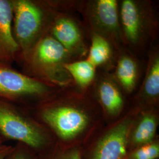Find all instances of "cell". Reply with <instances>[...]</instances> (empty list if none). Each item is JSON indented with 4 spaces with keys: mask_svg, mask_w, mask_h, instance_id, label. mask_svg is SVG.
<instances>
[{
    "mask_svg": "<svg viewBox=\"0 0 159 159\" xmlns=\"http://www.w3.org/2000/svg\"><path fill=\"white\" fill-rule=\"evenodd\" d=\"M89 48L86 59L97 70L111 71L117 50L107 39L94 33H89Z\"/></svg>",
    "mask_w": 159,
    "mask_h": 159,
    "instance_id": "cell-15",
    "label": "cell"
},
{
    "mask_svg": "<svg viewBox=\"0 0 159 159\" xmlns=\"http://www.w3.org/2000/svg\"><path fill=\"white\" fill-rule=\"evenodd\" d=\"M120 26L125 47L145 59L159 43V16L151 0H119Z\"/></svg>",
    "mask_w": 159,
    "mask_h": 159,
    "instance_id": "cell-2",
    "label": "cell"
},
{
    "mask_svg": "<svg viewBox=\"0 0 159 159\" xmlns=\"http://www.w3.org/2000/svg\"><path fill=\"white\" fill-rule=\"evenodd\" d=\"M159 157V140L130 151L125 159H158Z\"/></svg>",
    "mask_w": 159,
    "mask_h": 159,
    "instance_id": "cell-18",
    "label": "cell"
},
{
    "mask_svg": "<svg viewBox=\"0 0 159 159\" xmlns=\"http://www.w3.org/2000/svg\"><path fill=\"white\" fill-rule=\"evenodd\" d=\"M145 65L146 58H140L125 47L117 51L111 73L129 99L134 94L140 85Z\"/></svg>",
    "mask_w": 159,
    "mask_h": 159,
    "instance_id": "cell-12",
    "label": "cell"
},
{
    "mask_svg": "<svg viewBox=\"0 0 159 159\" xmlns=\"http://www.w3.org/2000/svg\"><path fill=\"white\" fill-rule=\"evenodd\" d=\"M54 9L48 33L63 46L73 61L85 59L89 48V35L79 13L73 10Z\"/></svg>",
    "mask_w": 159,
    "mask_h": 159,
    "instance_id": "cell-8",
    "label": "cell"
},
{
    "mask_svg": "<svg viewBox=\"0 0 159 159\" xmlns=\"http://www.w3.org/2000/svg\"><path fill=\"white\" fill-rule=\"evenodd\" d=\"M60 88L29 77L12 66L0 64V98L30 107Z\"/></svg>",
    "mask_w": 159,
    "mask_h": 159,
    "instance_id": "cell-6",
    "label": "cell"
},
{
    "mask_svg": "<svg viewBox=\"0 0 159 159\" xmlns=\"http://www.w3.org/2000/svg\"><path fill=\"white\" fill-rule=\"evenodd\" d=\"M34 118L51 132L55 142H74L100 129L102 110L91 89L82 91L74 85L60 88L44 100L29 107Z\"/></svg>",
    "mask_w": 159,
    "mask_h": 159,
    "instance_id": "cell-1",
    "label": "cell"
},
{
    "mask_svg": "<svg viewBox=\"0 0 159 159\" xmlns=\"http://www.w3.org/2000/svg\"><path fill=\"white\" fill-rule=\"evenodd\" d=\"M77 12L88 33L105 38L117 51L125 48L120 26L119 0H79Z\"/></svg>",
    "mask_w": 159,
    "mask_h": 159,
    "instance_id": "cell-7",
    "label": "cell"
},
{
    "mask_svg": "<svg viewBox=\"0 0 159 159\" xmlns=\"http://www.w3.org/2000/svg\"><path fill=\"white\" fill-rule=\"evenodd\" d=\"M0 142H1L4 143V142H3V141H2V139H1V137H0Z\"/></svg>",
    "mask_w": 159,
    "mask_h": 159,
    "instance_id": "cell-21",
    "label": "cell"
},
{
    "mask_svg": "<svg viewBox=\"0 0 159 159\" xmlns=\"http://www.w3.org/2000/svg\"><path fill=\"white\" fill-rule=\"evenodd\" d=\"M11 0H0V64L12 66L20 52L12 29Z\"/></svg>",
    "mask_w": 159,
    "mask_h": 159,
    "instance_id": "cell-14",
    "label": "cell"
},
{
    "mask_svg": "<svg viewBox=\"0 0 159 159\" xmlns=\"http://www.w3.org/2000/svg\"><path fill=\"white\" fill-rule=\"evenodd\" d=\"M39 159H82L79 148L67 147L63 144L55 143L45 152L39 154Z\"/></svg>",
    "mask_w": 159,
    "mask_h": 159,
    "instance_id": "cell-17",
    "label": "cell"
},
{
    "mask_svg": "<svg viewBox=\"0 0 159 159\" xmlns=\"http://www.w3.org/2000/svg\"><path fill=\"white\" fill-rule=\"evenodd\" d=\"M65 67L77 89L85 91L91 88L96 79L97 70L86 58L71 61Z\"/></svg>",
    "mask_w": 159,
    "mask_h": 159,
    "instance_id": "cell-16",
    "label": "cell"
},
{
    "mask_svg": "<svg viewBox=\"0 0 159 159\" xmlns=\"http://www.w3.org/2000/svg\"><path fill=\"white\" fill-rule=\"evenodd\" d=\"M13 147L7 145L0 142V159H5L7 156L11 152Z\"/></svg>",
    "mask_w": 159,
    "mask_h": 159,
    "instance_id": "cell-20",
    "label": "cell"
},
{
    "mask_svg": "<svg viewBox=\"0 0 159 159\" xmlns=\"http://www.w3.org/2000/svg\"><path fill=\"white\" fill-rule=\"evenodd\" d=\"M0 137L29 146L38 154L55 143L51 132L33 117L29 108L0 98Z\"/></svg>",
    "mask_w": 159,
    "mask_h": 159,
    "instance_id": "cell-4",
    "label": "cell"
},
{
    "mask_svg": "<svg viewBox=\"0 0 159 159\" xmlns=\"http://www.w3.org/2000/svg\"><path fill=\"white\" fill-rule=\"evenodd\" d=\"M12 34L19 54L29 51L48 33L55 12L51 0H11Z\"/></svg>",
    "mask_w": 159,
    "mask_h": 159,
    "instance_id": "cell-5",
    "label": "cell"
},
{
    "mask_svg": "<svg viewBox=\"0 0 159 159\" xmlns=\"http://www.w3.org/2000/svg\"><path fill=\"white\" fill-rule=\"evenodd\" d=\"M138 112L130 107L119 119L103 129L89 159H125L129 152V131Z\"/></svg>",
    "mask_w": 159,
    "mask_h": 159,
    "instance_id": "cell-9",
    "label": "cell"
},
{
    "mask_svg": "<svg viewBox=\"0 0 159 159\" xmlns=\"http://www.w3.org/2000/svg\"><path fill=\"white\" fill-rule=\"evenodd\" d=\"M5 159H39V154L27 145L17 142Z\"/></svg>",
    "mask_w": 159,
    "mask_h": 159,
    "instance_id": "cell-19",
    "label": "cell"
},
{
    "mask_svg": "<svg viewBox=\"0 0 159 159\" xmlns=\"http://www.w3.org/2000/svg\"><path fill=\"white\" fill-rule=\"evenodd\" d=\"M131 108L138 111L159 107V43L148 51L140 85L129 99Z\"/></svg>",
    "mask_w": 159,
    "mask_h": 159,
    "instance_id": "cell-11",
    "label": "cell"
},
{
    "mask_svg": "<svg viewBox=\"0 0 159 159\" xmlns=\"http://www.w3.org/2000/svg\"><path fill=\"white\" fill-rule=\"evenodd\" d=\"M73 61L68 52L47 33L29 51L19 54L16 63L23 74L64 88L74 85L66 65Z\"/></svg>",
    "mask_w": 159,
    "mask_h": 159,
    "instance_id": "cell-3",
    "label": "cell"
},
{
    "mask_svg": "<svg viewBox=\"0 0 159 159\" xmlns=\"http://www.w3.org/2000/svg\"><path fill=\"white\" fill-rule=\"evenodd\" d=\"M159 124V107L139 111L129 131V152L152 142L157 139L156 133Z\"/></svg>",
    "mask_w": 159,
    "mask_h": 159,
    "instance_id": "cell-13",
    "label": "cell"
},
{
    "mask_svg": "<svg viewBox=\"0 0 159 159\" xmlns=\"http://www.w3.org/2000/svg\"><path fill=\"white\" fill-rule=\"evenodd\" d=\"M90 89L102 110L104 120L108 124L119 119L126 112L129 98L118 85L111 71L97 70Z\"/></svg>",
    "mask_w": 159,
    "mask_h": 159,
    "instance_id": "cell-10",
    "label": "cell"
}]
</instances>
